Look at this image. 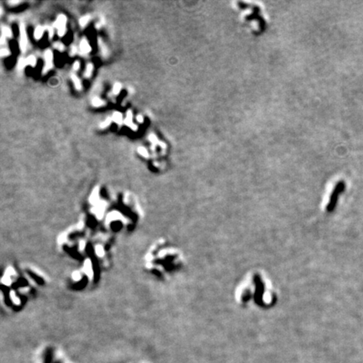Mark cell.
<instances>
[{"mask_svg": "<svg viewBox=\"0 0 363 363\" xmlns=\"http://www.w3.org/2000/svg\"><path fill=\"white\" fill-rule=\"evenodd\" d=\"M344 189H345V182L343 181L339 182L338 183H337V185L335 186V190L332 192V195L331 197H330V202L327 203V205H326V206L325 207V209H324L326 212H330V211H332V210H333L334 207H335V203L337 202L339 194L342 192V191H344Z\"/></svg>", "mask_w": 363, "mask_h": 363, "instance_id": "7a4b0ae2", "label": "cell"}, {"mask_svg": "<svg viewBox=\"0 0 363 363\" xmlns=\"http://www.w3.org/2000/svg\"><path fill=\"white\" fill-rule=\"evenodd\" d=\"M89 20H90V16H89V15H85V16L82 17L80 19H79V24H80L81 26L83 28V27H85V26L87 25V23L89 22Z\"/></svg>", "mask_w": 363, "mask_h": 363, "instance_id": "e0dca14e", "label": "cell"}, {"mask_svg": "<svg viewBox=\"0 0 363 363\" xmlns=\"http://www.w3.org/2000/svg\"><path fill=\"white\" fill-rule=\"evenodd\" d=\"M124 122H125V124L126 125L129 126V128L132 129L133 130H136H136L138 129L137 125L133 123V114L132 112H131V110H128V111H127V113H126L125 119Z\"/></svg>", "mask_w": 363, "mask_h": 363, "instance_id": "8992f818", "label": "cell"}, {"mask_svg": "<svg viewBox=\"0 0 363 363\" xmlns=\"http://www.w3.org/2000/svg\"><path fill=\"white\" fill-rule=\"evenodd\" d=\"M1 30H2V35H4V37H6V38H11L12 37V30H11V29L9 26L3 25L2 28H1Z\"/></svg>", "mask_w": 363, "mask_h": 363, "instance_id": "8fae6325", "label": "cell"}, {"mask_svg": "<svg viewBox=\"0 0 363 363\" xmlns=\"http://www.w3.org/2000/svg\"><path fill=\"white\" fill-rule=\"evenodd\" d=\"M235 299L241 306L254 304L262 308L272 307L277 294L270 279L259 271L249 272L235 290Z\"/></svg>", "mask_w": 363, "mask_h": 363, "instance_id": "6da1fadb", "label": "cell"}, {"mask_svg": "<svg viewBox=\"0 0 363 363\" xmlns=\"http://www.w3.org/2000/svg\"><path fill=\"white\" fill-rule=\"evenodd\" d=\"M26 66H27L26 59H25V58H22V57H21V58H19V61H18V64H17L18 70L22 71Z\"/></svg>", "mask_w": 363, "mask_h": 363, "instance_id": "9a60e30c", "label": "cell"}, {"mask_svg": "<svg viewBox=\"0 0 363 363\" xmlns=\"http://www.w3.org/2000/svg\"><path fill=\"white\" fill-rule=\"evenodd\" d=\"M122 89V85L119 83H116L113 87V93L115 95H118L120 93V91Z\"/></svg>", "mask_w": 363, "mask_h": 363, "instance_id": "d6986e66", "label": "cell"}, {"mask_svg": "<svg viewBox=\"0 0 363 363\" xmlns=\"http://www.w3.org/2000/svg\"><path fill=\"white\" fill-rule=\"evenodd\" d=\"M0 55L2 57H6V56H10V51L7 48H2L0 51Z\"/></svg>", "mask_w": 363, "mask_h": 363, "instance_id": "603a6c76", "label": "cell"}, {"mask_svg": "<svg viewBox=\"0 0 363 363\" xmlns=\"http://www.w3.org/2000/svg\"><path fill=\"white\" fill-rule=\"evenodd\" d=\"M26 62H27V65H30L31 66H36V63H37V60H36L35 56H30L26 58Z\"/></svg>", "mask_w": 363, "mask_h": 363, "instance_id": "2e32d148", "label": "cell"}, {"mask_svg": "<svg viewBox=\"0 0 363 363\" xmlns=\"http://www.w3.org/2000/svg\"><path fill=\"white\" fill-rule=\"evenodd\" d=\"M45 58V66L43 68V73L48 72L53 67V53L51 50H46L44 54Z\"/></svg>", "mask_w": 363, "mask_h": 363, "instance_id": "5b68a950", "label": "cell"}, {"mask_svg": "<svg viewBox=\"0 0 363 363\" xmlns=\"http://www.w3.org/2000/svg\"><path fill=\"white\" fill-rule=\"evenodd\" d=\"M45 29L41 25H38L35 28V31H34V37H35L36 41H39V40H41L42 38V36L45 33Z\"/></svg>", "mask_w": 363, "mask_h": 363, "instance_id": "ba28073f", "label": "cell"}, {"mask_svg": "<svg viewBox=\"0 0 363 363\" xmlns=\"http://www.w3.org/2000/svg\"><path fill=\"white\" fill-rule=\"evenodd\" d=\"M71 77H72V83H73L74 86L76 87V89H77V90H82V88H83L82 83H81L80 79L77 77V75L72 74Z\"/></svg>", "mask_w": 363, "mask_h": 363, "instance_id": "30bf717a", "label": "cell"}, {"mask_svg": "<svg viewBox=\"0 0 363 363\" xmlns=\"http://www.w3.org/2000/svg\"><path fill=\"white\" fill-rule=\"evenodd\" d=\"M46 30L49 33V37L51 39L53 35H54V27H52V26H46Z\"/></svg>", "mask_w": 363, "mask_h": 363, "instance_id": "cb8c5ba5", "label": "cell"}, {"mask_svg": "<svg viewBox=\"0 0 363 363\" xmlns=\"http://www.w3.org/2000/svg\"><path fill=\"white\" fill-rule=\"evenodd\" d=\"M112 120L115 123H116L118 125H120L123 123L122 114L119 113V112H115V113L113 114V116H112Z\"/></svg>", "mask_w": 363, "mask_h": 363, "instance_id": "9c48e42d", "label": "cell"}, {"mask_svg": "<svg viewBox=\"0 0 363 363\" xmlns=\"http://www.w3.org/2000/svg\"><path fill=\"white\" fill-rule=\"evenodd\" d=\"M137 151H138V153L140 154L141 157H145V158H148L149 157V153H148V150L145 148V147L143 146H140L138 147V150H137Z\"/></svg>", "mask_w": 363, "mask_h": 363, "instance_id": "ac0fdd59", "label": "cell"}, {"mask_svg": "<svg viewBox=\"0 0 363 363\" xmlns=\"http://www.w3.org/2000/svg\"><path fill=\"white\" fill-rule=\"evenodd\" d=\"M79 67H80V62H75L73 63V65H72V69H73V71H77L79 69Z\"/></svg>", "mask_w": 363, "mask_h": 363, "instance_id": "d4e9b609", "label": "cell"}, {"mask_svg": "<svg viewBox=\"0 0 363 363\" xmlns=\"http://www.w3.org/2000/svg\"><path fill=\"white\" fill-rule=\"evenodd\" d=\"M98 45H99V49H100V51H101L102 55H103L104 56H108V49L106 48V46H105V45L104 44V42H103V41H102L100 38L98 39Z\"/></svg>", "mask_w": 363, "mask_h": 363, "instance_id": "4fadbf2b", "label": "cell"}, {"mask_svg": "<svg viewBox=\"0 0 363 363\" xmlns=\"http://www.w3.org/2000/svg\"><path fill=\"white\" fill-rule=\"evenodd\" d=\"M5 38H6V37H4V35H2V36H1V40H0V43H1L2 45H4V43H5Z\"/></svg>", "mask_w": 363, "mask_h": 363, "instance_id": "f1b7e54d", "label": "cell"}, {"mask_svg": "<svg viewBox=\"0 0 363 363\" xmlns=\"http://www.w3.org/2000/svg\"><path fill=\"white\" fill-rule=\"evenodd\" d=\"M53 46H54L55 49L58 50L59 51H63L65 50V46H64V45H63L62 43H61V42H55V43L53 44Z\"/></svg>", "mask_w": 363, "mask_h": 363, "instance_id": "7402d4cb", "label": "cell"}, {"mask_svg": "<svg viewBox=\"0 0 363 363\" xmlns=\"http://www.w3.org/2000/svg\"><path fill=\"white\" fill-rule=\"evenodd\" d=\"M136 120L138 121L139 123H140V124H142V123H144V118L143 116L141 115H139L136 116Z\"/></svg>", "mask_w": 363, "mask_h": 363, "instance_id": "4316f807", "label": "cell"}, {"mask_svg": "<svg viewBox=\"0 0 363 363\" xmlns=\"http://www.w3.org/2000/svg\"><path fill=\"white\" fill-rule=\"evenodd\" d=\"M76 53H77V47H76L75 45H72V47H71V51H70L71 56L76 55Z\"/></svg>", "mask_w": 363, "mask_h": 363, "instance_id": "484cf974", "label": "cell"}, {"mask_svg": "<svg viewBox=\"0 0 363 363\" xmlns=\"http://www.w3.org/2000/svg\"><path fill=\"white\" fill-rule=\"evenodd\" d=\"M112 121H113V120H112V118H107L104 121H103V122L100 124V125H99L100 129H106V128H108V126L110 125Z\"/></svg>", "mask_w": 363, "mask_h": 363, "instance_id": "ffe728a7", "label": "cell"}, {"mask_svg": "<svg viewBox=\"0 0 363 363\" xmlns=\"http://www.w3.org/2000/svg\"><path fill=\"white\" fill-rule=\"evenodd\" d=\"M19 3H20L19 1H14V0H13V1H9V2H8V4H10V5H12V6H13V5H16V4H19Z\"/></svg>", "mask_w": 363, "mask_h": 363, "instance_id": "83f0119b", "label": "cell"}, {"mask_svg": "<svg viewBox=\"0 0 363 363\" xmlns=\"http://www.w3.org/2000/svg\"><path fill=\"white\" fill-rule=\"evenodd\" d=\"M27 43H28V37H27V33L25 30V27L24 24L19 25V49L22 51H25L26 47H27Z\"/></svg>", "mask_w": 363, "mask_h": 363, "instance_id": "277c9868", "label": "cell"}, {"mask_svg": "<svg viewBox=\"0 0 363 363\" xmlns=\"http://www.w3.org/2000/svg\"><path fill=\"white\" fill-rule=\"evenodd\" d=\"M148 139H149V140H150V142L152 143V145H153V146L159 145V143H160V141L158 140L157 137L155 136L154 134H150V136H149V137H148Z\"/></svg>", "mask_w": 363, "mask_h": 363, "instance_id": "44dd1931", "label": "cell"}, {"mask_svg": "<svg viewBox=\"0 0 363 363\" xmlns=\"http://www.w3.org/2000/svg\"><path fill=\"white\" fill-rule=\"evenodd\" d=\"M66 21H67V19H66V15L60 14L59 16L56 18L55 23L53 24V27L57 29V34L60 37H62L66 34Z\"/></svg>", "mask_w": 363, "mask_h": 363, "instance_id": "3957f363", "label": "cell"}, {"mask_svg": "<svg viewBox=\"0 0 363 363\" xmlns=\"http://www.w3.org/2000/svg\"><path fill=\"white\" fill-rule=\"evenodd\" d=\"M93 65L92 64V63H88L87 65V66H86V69H85V72H84V77H86V78H89V77L92 76V73H93Z\"/></svg>", "mask_w": 363, "mask_h": 363, "instance_id": "7c38bea8", "label": "cell"}, {"mask_svg": "<svg viewBox=\"0 0 363 363\" xmlns=\"http://www.w3.org/2000/svg\"><path fill=\"white\" fill-rule=\"evenodd\" d=\"M79 49H80L81 53L83 54V55L88 54V53L90 52L92 48H91L90 44H89V42L87 41V39L83 38L81 41L80 45H79Z\"/></svg>", "mask_w": 363, "mask_h": 363, "instance_id": "52a82bcc", "label": "cell"}, {"mask_svg": "<svg viewBox=\"0 0 363 363\" xmlns=\"http://www.w3.org/2000/svg\"><path fill=\"white\" fill-rule=\"evenodd\" d=\"M92 104L94 107H102L105 104V102L104 100H102L99 98H94L92 100Z\"/></svg>", "mask_w": 363, "mask_h": 363, "instance_id": "5bb4252c", "label": "cell"}]
</instances>
